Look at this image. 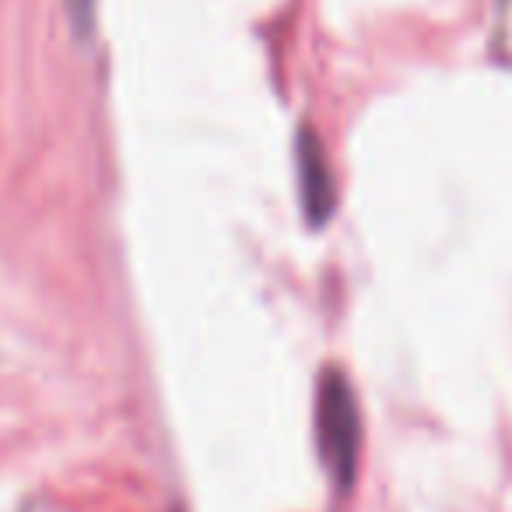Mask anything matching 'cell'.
I'll return each mask as SVG.
<instances>
[{
	"label": "cell",
	"mask_w": 512,
	"mask_h": 512,
	"mask_svg": "<svg viewBox=\"0 0 512 512\" xmlns=\"http://www.w3.org/2000/svg\"><path fill=\"white\" fill-rule=\"evenodd\" d=\"M299 176H302V204H306L309 225H323L334 211V179H330L327 158L316 134H302L299 141Z\"/></svg>",
	"instance_id": "7a4b0ae2"
},
{
	"label": "cell",
	"mask_w": 512,
	"mask_h": 512,
	"mask_svg": "<svg viewBox=\"0 0 512 512\" xmlns=\"http://www.w3.org/2000/svg\"><path fill=\"white\" fill-rule=\"evenodd\" d=\"M316 439L337 488H351L358 470V446H362V421L348 379L341 372H327L316 400Z\"/></svg>",
	"instance_id": "6da1fadb"
}]
</instances>
